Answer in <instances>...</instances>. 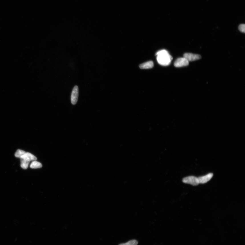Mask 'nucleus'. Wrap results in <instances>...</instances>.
<instances>
[{
  "mask_svg": "<svg viewBox=\"0 0 245 245\" xmlns=\"http://www.w3.org/2000/svg\"><path fill=\"white\" fill-rule=\"evenodd\" d=\"M156 56L159 64L163 66H169L173 59L172 56L165 49L158 51L156 53Z\"/></svg>",
  "mask_w": 245,
  "mask_h": 245,
  "instance_id": "f257e3e1",
  "label": "nucleus"
},
{
  "mask_svg": "<svg viewBox=\"0 0 245 245\" xmlns=\"http://www.w3.org/2000/svg\"><path fill=\"white\" fill-rule=\"evenodd\" d=\"M182 181L185 184L191 185L193 186H196L200 184L198 177L193 176L183 178Z\"/></svg>",
  "mask_w": 245,
  "mask_h": 245,
  "instance_id": "f03ea898",
  "label": "nucleus"
},
{
  "mask_svg": "<svg viewBox=\"0 0 245 245\" xmlns=\"http://www.w3.org/2000/svg\"><path fill=\"white\" fill-rule=\"evenodd\" d=\"M189 64V62L184 57L179 58H178L174 63L176 67L179 68L188 66Z\"/></svg>",
  "mask_w": 245,
  "mask_h": 245,
  "instance_id": "7ed1b4c3",
  "label": "nucleus"
},
{
  "mask_svg": "<svg viewBox=\"0 0 245 245\" xmlns=\"http://www.w3.org/2000/svg\"><path fill=\"white\" fill-rule=\"evenodd\" d=\"M78 87L77 86H76L74 87L71 94V101L72 104L75 105L77 103L78 101Z\"/></svg>",
  "mask_w": 245,
  "mask_h": 245,
  "instance_id": "20e7f679",
  "label": "nucleus"
},
{
  "mask_svg": "<svg viewBox=\"0 0 245 245\" xmlns=\"http://www.w3.org/2000/svg\"><path fill=\"white\" fill-rule=\"evenodd\" d=\"M184 57L189 62H190L200 59L201 58V56L200 54L186 53L184 54Z\"/></svg>",
  "mask_w": 245,
  "mask_h": 245,
  "instance_id": "39448f33",
  "label": "nucleus"
},
{
  "mask_svg": "<svg viewBox=\"0 0 245 245\" xmlns=\"http://www.w3.org/2000/svg\"><path fill=\"white\" fill-rule=\"evenodd\" d=\"M213 175L212 173H209L206 175L198 177L199 183L201 184H205L212 179Z\"/></svg>",
  "mask_w": 245,
  "mask_h": 245,
  "instance_id": "423d86ee",
  "label": "nucleus"
},
{
  "mask_svg": "<svg viewBox=\"0 0 245 245\" xmlns=\"http://www.w3.org/2000/svg\"><path fill=\"white\" fill-rule=\"evenodd\" d=\"M20 159H23L29 162L36 161L37 160V158L36 156L29 152H26Z\"/></svg>",
  "mask_w": 245,
  "mask_h": 245,
  "instance_id": "0eeeda50",
  "label": "nucleus"
},
{
  "mask_svg": "<svg viewBox=\"0 0 245 245\" xmlns=\"http://www.w3.org/2000/svg\"><path fill=\"white\" fill-rule=\"evenodd\" d=\"M154 66V63L152 61H149L142 63L139 66L140 68L142 69H147L152 68Z\"/></svg>",
  "mask_w": 245,
  "mask_h": 245,
  "instance_id": "6e6552de",
  "label": "nucleus"
},
{
  "mask_svg": "<svg viewBox=\"0 0 245 245\" xmlns=\"http://www.w3.org/2000/svg\"><path fill=\"white\" fill-rule=\"evenodd\" d=\"M42 167V164L36 161H33L30 165V167L31 169H36L41 168Z\"/></svg>",
  "mask_w": 245,
  "mask_h": 245,
  "instance_id": "1a4fd4ad",
  "label": "nucleus"
},
{
  "mask_svg": "<svg viewBox=\"0 0 245 245\" xmlns=\"http://www.w3.org/2000/svg\"><path fill=\"white\" fill-rule=\"evenodd\" d=\"M20 159L21 167L24 169H27L29 167L30 162L23 159Z\"/></svg>",
  "mask_w": 245,
  "mask_h": 245,
  "instance_id": "9d476101",
  "label": "nucleus"
},
{
  "mask_svg": "<svg viewBox=\"0 0 245 245\" xmlns=\"http://www.w3.org/2000/svg\"><path fill=\"white\" fill-rule=\"evenodd\" d=\"M25 151L19 149L17 150L16 152H15V156L17 158H21L23 155L25 154Z\"/></svg>",
  "mask_w": 245,
  "mask_h": 245,
  "instance_id": "9b49d317",
  "label": "nucleus"
},
{
  "mask_svg": "<svg viewBox=\"0 0 245 245\" xmlns=\"http://www.w3.org/2000/svg\"><path fill=\"white\" fill-rule=\"evenodd\" d=\"M138 244V242L135 240H130L125 244H122L119 245H137Z\"/></svg>",
  "mask_w": 245,
  "mask_h": 245,
  "instance_id": "f8f14e48",
  "label": "nucleus"
},
{
  "mask_svg": "<svg viewBox=\"0 0 245 245\" xmlns=\"http://www.w3.org/2000/svg\"><path fill=\"white\" fill-rule=\"evenodd\" d=\"M239 31L242 33H245V25L244 24H241L238 27Z\"/></svg>",
  "mask_w": 245,
  "mask_h": 245,
  "instance_id": "ddd939ff",
  "label": "nucleus"
}]
</instances>
